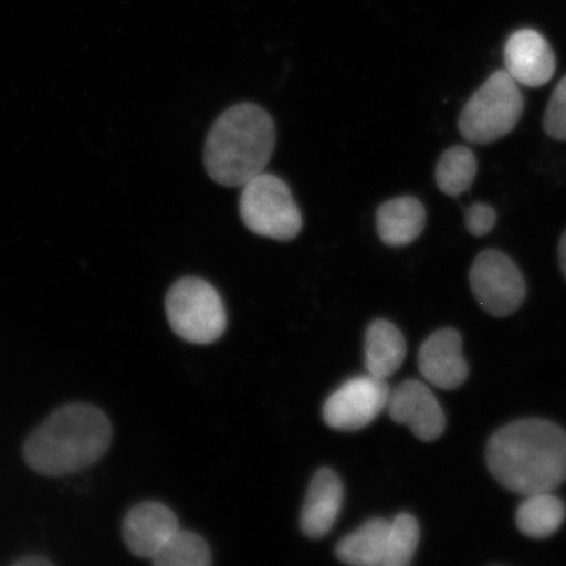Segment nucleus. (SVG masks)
Listing matches in <instances>:
<instances>
[{
  "label": "nucleus",
  "mask_w": 566,
  "mask_h": 566,
  "mask_svg": "<svg viewBox=\"0 0 566 566\" xmlns=\"http://www.w3.org/2000/svg\"><path fill=\"white\" fill-rule=\"evenodd\" d=\"M112 424L101 408L74 402L56 409L27 438L28 467L46 478H62L88 469L108 451Z\"/></svg>",
  "instance_id": "2"
},
{
  "label": "nucleus",
  "mask_w": 566,
  "mask_h": 566,
  "mask_svg": "<svg viewBox=\"0 0 566 566\" xmlns=\"http://www.w3.org/2000/svg\"><path fill=\"white\" fill-rule=\"evenodd\" d=\"M558 263L566 280V231L563 233L560 243H558Z\"/></svg>",
  "instance_id": "24"
},
{
  "label": "nucleus",
  "mask_w": 566,
  "mask_h": 566,
  "mask_svg": "<svg viewBox=\"0 0 566 566\" xmlns=\"http://www.w3.org/2000/svg\"><path fill=\"white\" fill-rule=\"evenodd\" d=\"M486 464L514 493L555 491L566 480V431L539 419L509 423L488 442Z\"/></svg>",
  "instance_id": "1"
},
{
  "label": "nucleus",
  "mask_w": 566,
  "mask_h": 566,
  "mask_svg": "<svg viewBox=\"0 0 566 566\" xmlns=\"http://www.w3.org/2000/svg\"><path fill=\"white\" fill-rule=\"evenodd\" d=\"M179 528L171 509L160 502H142L125 515L123 537L134 556L151 560Z\"/></svg>",
  "instance_id": "11"
},
{
  "label": "nucleus",
  "mask_w": 566,
  "mask_h": 566,
  "mask_svg": "<svg viewBox=\"0 0 566 566\" xmlns=\"http://www.w3.org/2000/svg\"><path fill=\"white\" fill-rule=\"evenodd\" d=\"M275 145L271 115L259 105L231 106L217 118L205 144L203 163L210 179L242 188L264 172Z\"/></svg>",
  "instance_id": "3"
},
{
  "label": "nucleus",
  "mask_w": 566,
  "mask_h": 566,
  "mask_svg": "<svg viewBox=\"0 0 566 566\" xmlns=\"http://www.w3.org/2000/svg\"><path fill=\"white\" fill-rule=\"evenodd\" d=\"M151 562L158 566H208L211 552L202 536L179 528Z\"/></svg>",
  "instance_id": "19"
},
{
  "label": "nucleus",
  "mask_w": 566,
  "mask_h": 566,
  "mask_svg": "<svg viewBox=\"0 0 566 566\" xmlns=\"http://www.w3.org/2000/svg\"><path fill=\"white\" fill-rule=\"evenodd\" d=\"M543 127L552 139L566 140V75L552 92L544 113Z\"/></svg>",
  "instance_id": "21"
},
{
  "label": "nucleus",
  "mask_w": 566,
  "mask_h": 566,
  "mask_svg": "<svg viewBox=\"0 0 566 566\" xmlns=\"http://www.w3.org/2000/svg\"><path fill=\"white\" fill-rule=\"evenodd\" d=\"M427 226V211L415 197L402 196L381 203L377 211L378 235L389 247H406L419 239Z\"/></svg>",
  "instance_id": "14"
},
{
  "label": "nucleus",
  "mask_w": 566,
  "mask_h": 566,
  "mask_svg": "<svg viewBox=\"0 0 566 566\" xmlns=\"http://www.w3.org/2000/svg\"><path fill=\"white\" fill-rule=\"evenodd\" d=\"M505 70L522 86L537 88L554 77L555 53L548 41L534 30H520L509 38L505 51Z\"/></svg>",
  "instance_id": "10"
},
{
  "label": "nucleus",
  "mask_w": 566,
  "mask_h": 566,
  "mask_svg": "<svg viewBox=\"0 0 566 566\" xmlns=\"http://www.w3.org/2000/svg\"><path fill=\"white\" fill-rule=\"evenodd\" d=\"M389 389L385 379L370 374L346 380L325 401L323 416L329 428L356 431L370 424L387 408Z\"/></svg>",
  "instance_id": "8"
},
{
  "label": "nucleus",
  "mask_w": 566,
  "mask_h": 566,
  "mask_svg": "<svg viewBox=\"0 0 566 566\" xmlns=\"http://www.w3.org/2000/svg\"><path fill=\"white\" fill-rule=\"evenodd\" d=\"M419 367L429 384L442 389H457L469 378L458 331L443 328L424 339L419 353Z\"/></svg>",
  "instance_id": "12"
},
{
  "label": "nucleus",
  "mask_w": 566,
  "mask_h": 566,
  "mask_svg": "<svg viewBox=\"0 0 566 566\" xmlns=\"http://www.w3.org/2000/svg\"><path fill=\"white\" fill-rule=\"evenodd\" d=\"M344 501V485L337 473L322 469L315 473L301 514V527L311 539L329 534L338 518Z\"/></svg>",
  "instance_id": "13"
},
{
  "label": "nucleus",
  "mask_w": 566,
  "mask_h": 566,
  "mask_svg": "<svg viewBox=\"0 0 566 566\" xmlns=\"http://www.w3.org/2000/svg\"><path fill=\"white\" fill-rule=\"evenodd\" d=\"M478 160L469 147L454 146L442 154L437 163L436 181L446 196L458 197L475 181Z\"/></svg>",
  "instance_id": "18"
},
{
  "label": "nucleus",
  "mask_w": 566,
  "mask_h": 566,
  "mask_svg": "<svg viewBox=\"0 0 566 566\" xmlns=\"http://www.w3.org/2000/svg\"><path fill=\"white\" fill-rule=\"evenodd\" d=\"M420 542L419 522L412 514L401 513L389 522L384 566H406L416 554Z\"/></svg>",
  "instance_id": "20"
},
{
  "label": "nucleus",
  "mask_w": 566,
  "mask_h": 566,
  "mask_svg": "<svg viewBox=\"0 0 566 566\" xmlns=\"http://www.w3.org/2000/svg\"><path fill=\"white\" fill-rule=\"evenodd\" d=\"M407 354L406 338L392 323L379 318L366 332L365 366L367 374L387 379L398 371Z\"/></svg>",
  "instance_id": "15"
},
{
  "label": "nucleus",
  "mask_w": 566,
  "mask_h": 566,
  "mask_svg": "<svg viewBox=\"0 0 566 566\" xmlns=\"http://www.w3.org/2000/svg\"><path fill=\"white\" fill-rule=\"evenodd\" d=\"M240 217L256 235L289 242L300 235L303 218L287 184L272 174H260L244 184Z\"/></svg>",
  "instance_id": "5"
},
{
  "label": "nucleus",
  "mask_w": 566,
  "mask_h": 566,
  "mask_svg": "<svg viewBox=\"0 0 566 566\" xmlns=\"http://www.w3.org/2000/svg\"><path fill=\"white\" fill-rule=\"evenodd\" d=\"M565 518L564 502L551 492L526 495L515 515L516 526L531 539H546L554 535Z\"/></svg>",
  "instance_id": "17"
},
{
  "label": "nucleus",
  "mask_w": 566,
  "mask_h": 566,
  "mask_svg": "<svg viewBox=\"0 0 566 566\" xmlns=\"http://www.w3.org/2000/svg\"><path fill=\"white\" fill-rule=\"evenodd\" d=\"M523 108L525 102L518 83L506 70L495 71L464 105L459 132L471 144H493L514 130Z\"/></svg>",
  "instance_id": "4"
},
{
  "label": "nucleus",
  "mask_w": 566,
  "mask_h": 566,
  "mask_svg": "<svg viewBox=\"0 0 566 566\" xmlns=\"http://www.w3.org/2000/svg\"><path fill=\"white\" fill-rule=\"evenodd\" d=\"M497 221V216L490 205L473 203L465 210V228L471 235L481 238L488 235Z\"/></svg>",
  "instance_id": "22"
},
{
  "label": "nucleus",
  "mask_w": 566,
  "mask_h": 566,
  "mask_svg": "<svg viewBox=\"0 0 566 566\" xmlns=\"http://www.w3.org/2000/svg\"><path fill=\"white\" fill-rule=\"evenodd\" d=\"M12 564L18 566H45L52 565V562L48 560L45 557L34 555L19 558V560L13 562Z\"/></svg>",
  "instance_id": "23"
},
{
  "label": "nucleus",
  "mask_w": 566,
  "mask_h": 566,
  "mask_svg": "<svg viewBox=\"0 0 566 566\" xmlns=\"http://www.w3.org/2000/svg\"><path fill=\"white\" fill-rule=\"evenodd\" d=\"M470 285L481 308L495 317L514 314L526 298V282L520 268L495 250L481 252L473 261Z\"/></svg>",
  "instance_id": "7"
},
{
  "label": "nucleus",
  "mask_w": 566,
  "mask_h": 566,
  "mask_svg": "<svg viewBox=\"0 0 566 566\" xmlns=\"http://www.w3.org/2000/svg\"><path fill=\"white\" fill-rule=\"evenodd\" d=\"M166 313L175 334L192 344L217 342L228 324L223 302L216 287L198 277L174 283L166 296Z\"/></svg>",
  "instance_id": "6"
},
{
  "label": "nucleus",
  "mask_w": 566,
  "mask_h": 566,
  "mask_svg": "<svg viewBox=\"0 0 566 566\" xmlns=\"http://www.w3.org/2000/svg\"><path fill=\"white\" fill-rule=\"evenodd\" d=\"M389 522L373 518L343 537L336 547L339 562L356 566H384Z\"/></svg>",
  "instance_id": "16"
},
{
  "label": "nucleus",
  "mask_w": 566,
  "mask_h": 566,
  "mask_svg": "<svg viewBox=\"0 0 566 566\" xmlns=\"http://www.w3.org/2000/svg\"><path fill=\"white\" fill-rule=\"evenodd\" d=\"M387 408L395 422L407 424L423 442H433L443 434V409L431 389L420 380L409 379L392 389Z\"/></svg>",
  "instance_id": "9"
}]
</instances>
